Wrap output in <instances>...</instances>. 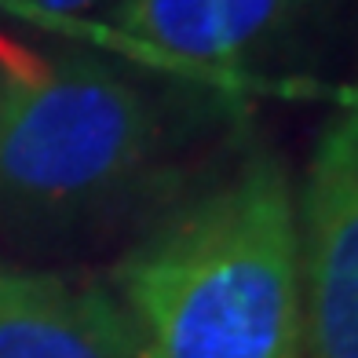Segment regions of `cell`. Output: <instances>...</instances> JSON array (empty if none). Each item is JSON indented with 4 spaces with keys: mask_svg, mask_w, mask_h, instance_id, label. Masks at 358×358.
Returning <instances> with one entry per match:
<instances>
[{
    "mask_svg": "<svg viewBox=\"0 0 358 358\" xmlns=\"http://www.w3.org/2000/svg\"><path fill=\"white\" fill-rule=\"evenodd\" d=\"M0 358H136L113 289L0 267Z\"/></svg>",
    "mask_w": 358,
    "mask_h": 358,
    "instance_id": "4",
    "label": "cell"
},
{
    "mask_svg": "<svg viewBox=\"0 0 358 358\" xmlns=\"http://www.w3.org/2000/svg\"><path fill=\"white\" fill-rule=\"evenodd\" d=\"M318 0H117V34L183 66H234L282 41Z\"/></svg>",
    "mask_w": 358,
    "mask_h": 358,
    "instance_id": "5",
    "label": "cell"
},
{
    "mask_svg": "<svg viewBox=\"0 0 358 358\" xmlns=\"http://www.w3.org/2000/svg\"><path fill=\"white\" fill-rule=\"evenodd\" d=\"M136 358H307L296 183L267 150L157 223L113 274Z\"/></svg>",
    "mask_w": 358,
    "mask_h": 358,
    "instance_id": "1",
    "label": "cell"
},
{
    "mask_svg": "<svg viewBox=\"0 0 358 358\" xmlns=\"http://www.w3.org/2000/svg\"><path fill=\"white\" fill-rule=\"evenodd\" d=\"M22 4L37 8L44 15H85L95 8H113L117 0H22Z\"/></svg>",
    "mask_w": 358,
    "mask_h": 358,
    "instance_id": "6",
    "label": "cell"
},
{
    "mask_svg": "<svg viewBox=\"0 0 358 358\" xmlns=\"http://www.w3.org/2000/svg\"><path fill=\"white\" fill-rule=\"evenodd\" d=\"M157 110L92 55L0 59V205L66 216L106 205L146 172Z\"/></svg>",
    "mask_w": 358,
    "mask_h": 358,
    "instance_id": "2",
    "label": "cell"
},
{
    "mask_svg": "<svg viewBox=\"0 0 358 358\" xmlns=\"http://www.w3.org/2000/svg\"><path fill=\"white\" fill-rule=\"evenodd\" d=\"M303 355L358 358V103L318 128L296 190Z\"/></svg>",
    "mask_w": 358,
    "mask_h": 358,
    "instance_id": "3",
    "label": "cell"
}]
</instances>
